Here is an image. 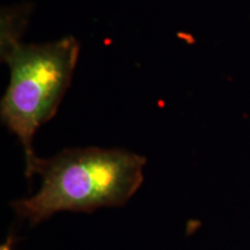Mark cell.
<instances>
[{"mask_svg": "<svg viewBox=\"0 0 250 250\" xmlns=\"http://www.w3.org/2000/svg\"><path fill=\"white\" fill-rule=\"evenodd\" d=\"M30 8L2 9L1 59L11 79L0 103L1 121L20 140L26 161V176L36 175L41 159L33 147L41 125L52 120L71 85L80 44L65 36L43 44L21 42Z\"/></svg>", "mask_w": 250, "mask_h": 250, "instance_id": "obj_1", "label": "cell"}, {"mask_svg": "<svg viewBox=\"0 0 250 250\" xmlns=\"http://www.w3.org/2000/svg\"><path fill=\"white\" fill-rule=\"evenodd\" d=\"M146 158L117 148H66L41 159L35 195L13 203L18 215L31 225L58 212H93L124 205L144 181Z\"/></svg>", "mask_w": 250, "mask_h": 250, "instance_id": "obj_2", "label": "cell"}, {"mask_svg": "<svg viewBox=\"0 0 250 250\" xmlns=\"http://www.w3.org/2000/svg\"><path fill=\"white\" fill-rule=\"evenodd\" d=\"M12 245H13V240L8 239L7 242H5L4 245L0 247V250H13V248H12Z\"/></svg>", "mask_w": 250, "mask_h": 250, "instance_id": "obj_3", "label": "cell"}]
</instances>
